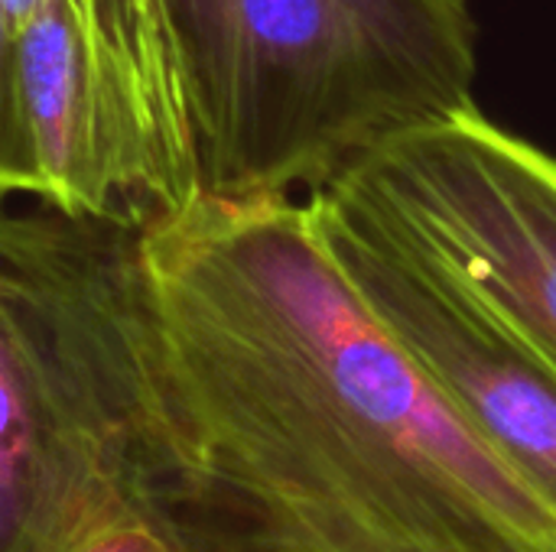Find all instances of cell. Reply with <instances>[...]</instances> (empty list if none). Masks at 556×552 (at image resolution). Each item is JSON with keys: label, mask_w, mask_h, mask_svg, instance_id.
<instances>
[{"label": "cell", "mask_w": 556, "mask_h": 552, "mask_svg": "<svg viewBox=\"0 0 556 552\" xmlns=\"http://www.w3.org/2000/svg\"><path fill=\"white\" fill-rule=\"evenodd\" d=\"M160 426L137 498L182 552H556V508L440 394L306 198L137 238Z\"/></svg>", "instance_id": "obj_1"}, {"label": "cell", "mask_w": 556, "mask_h": 552, "mask_svg": "<svg viewBox=\"0 0 556 552\" xmlns=\"http://www.w3.org/2000/svg\"><path fill=\"white\" fill-rule=\"evenodd\" d=\"M160 3L205 198H313L476 107L469 0Z\"/></svg>", "instance_id": "obj_2"}, {"label": "cell", "mask_w": 556, "mask_h": 552, "mask_svg": "<svg viewBox=\"0 0 556 552\" xmlns=\"http://www.w3.org/2000/svg\"><path fill=\"white\" fill-rule=\"evenodd\" d=\"M137 231L0 202V552H75L143 511L127 439L156 400Z\"/></svg>", "instance_id": "obj_3"}, {"label": "cell", "mask_w": 556, "mask_h": 552, "mask_svg": "<svg viewBox=\"0 0 556 552\" xmlns=\"http://www.w3.org/2000/svg\"><path fill=\"white\" fill-rule=\"evenodd\" d=\"M16 52L42 205L140 234L202 195L160 0H33Z\"/></svg>", "instance_id": "obj_4"}, {"label": "cell", "mask_w": 556, "mask_h": 552, "mask_svg": "<svg viewBox=\"0 0 556 552\" xmlns=\"http://www.w3.org/2000/svg\"><path fill=\"white\" fill-rule=\"evenodd\" d=\"M329 202L456 283L556 381V156L479 107L407 133Z\"/></svg>", "instance_id": "obj_5"}, {"label": "cell", "mask_w": 556, "mask_h": 552, "mask_svg": "<svg viewBox=\"0 0 556 552\" xmlns=\"http://www.w3.org/2000/svg\"><path fill=\"white\" fill-rule=\"evenodd\" d=\"M342 270L450 407L556 508V381L456 283L326 195L306 198Z\"/></svg>", "instance_id": "obj_6"}, {"label": "cell", "mask_w": 556, "mask_h": 552, "mask_svg": "<svg viewBox=\"0 0 556 552\" xmlns=\"http://www.w3.org/2000/svg\"><path fill=\"white\" fill-rule=\"evenodd\" d=\"M42 195L36 140L26 114L16 26L0 3V202Z\"/></svg>", "instance_id": "obj_7"}, {"label": "cell", "mask_w": 556, "mask_h": 552, "mask_svg": "<svg viewBox=\"0 0 556 552\" xmlns=\"http://www.w3.org/2000/svg\"><path fill=\"white\" fill-rule=\"evenodd\" d=\"M75 552H182L179 543L169 537V530L150 517L147 511L127 514L94 534L88 543H81Z\"/></svg>", "instance_id": "obj_8"}]
</instances>
